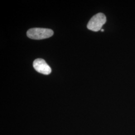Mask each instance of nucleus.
Here are the masks:
<instances>
[{
    "instance_id": "nucleus-3",
    "label": "nucleus",
    "mask_w": 135,
    "mask_h": 135,
    "mask_svg": "<svg viewBox=\"0 0 135 135\" xmlns=\"http://www.w3.org/2000/svg\"><path fill=\"white\" fill-rule=\"evenodd\" d=\"M33 67L36 71L44 75H49L52 72L51 67L42 59H36L33 62Z\"/></svg>"
},
{
    "instance_id": "nucleus-4",
    "label": "nucleus",
    "mask_w": 135,
    "mask_h": 135,
    "mask_svg": "<svg viewBox=\"0 0 135 135\" xmlns=\"http://www.w3.org/2000/svg\"><path fill=\"white\" fill-rule=\"evenodd\" d=\"M101 31H102V32H104V30H103V29H102Z\"/></svg>"
},
{
    "instance_id": "nucleus-1",
    "label": "nucleus",
    "mask_w": 135,
    "mask_h": 135,
    "mask_svg": "<svg viewBox=\"0 0 135 135\" xmlns=\"http://www.w3.org/2000/svg\"><path fill=\"white\" fill-rule=\"evenodd\" d=\"M53 34V31L51 29L39 28L29 29L27 33L29 38L34 40L47 39L52 37Z\"/></svg>"
},
{
    "instance_id": "nucleus-2",
    "label": "nucleus",
    "mask_w": 135,
    "mask_h": 135,
    "mask_svg": "<svg viewBox=\"0 0 135 135\" xmlns=\"http://www.w3.org/2000/svg\"><path fill=\"white\" fill-rule=\"evenodd\" d=\"M106 17L105 15L100 13L94 15L89 21L87 25V28L90 30L98 32L101 30L103 26L106 22Z\"/></svg>"
}]
</instances>
